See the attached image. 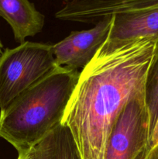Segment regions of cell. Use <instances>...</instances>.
<instances>
[{
    "instance_id": "obj_6",
    "label": "cell",
    "mask_w": 158,
    "mask_h": 159,
    "mask_svg": "<svg viewBox=\"0 0 158 159\" xmlns=\"http://www.w3.org/2000/svg\"><path fill=\"white\" fill-rule=\"evenodd\" d=\"M109 35L102 48L111 50L140 39L158 40V8L112 16Z\"/></svg>"
},
{
    "instance_id": "obj_9",
    "label": "cell",
    "mask_w": 158,
    "mask_h": 159,
    "mask_svg": "<svg viewBox=\"0 0 158 159\" xmlns=\"http://www.w3.org/2000/svg\"><path fill=\"white\" fill-rule=\"evenodd\" d=\"M145 97L150 114L151 134L158 118V40L146 79Z\"/></svg>"
},
{
    "instance_id": "obj_10",
    "label": "cell",
    "mask_w": 158,
    "mask_h": 159,
    "mask_svg": "<svg viewBox=\"0 0 158 159\" xmlns=\"http://www.w3.org/2000/svg\"><path fill=\"white\" fill-rule=\"evenodd\" d=\"M134 159H158V144L150 149L145 148Z\"/></svg>"
},
{
    "instance_id": "obj_8",
    "label": "cell",
    "mask_w": 158,
    "mask_h": 159,
    "mask_svg": "<svg viewBox=\"0 0 158 159\" xmlns=\"http://www.w3.org/2000/svg\"><path fill=\"white\" fill-rule=\"evenodd\" d=\"M36 159H81L71 130L60 124L33 147Z\"/></svg>"
},
{
    "instance_id": "obj_7",
    "label": "cell",
    "mask_w": 158,
    "mask_h": 159,
    "mask_svg": "<svg viewBox=\"0 0 158 159\" xmlns=\"http://www.w3.org/2000/svg\"><path fill=\"white\" fill-rule=\"evenodd\" d=\"M0 16L11 26L14 37L20 43L27 37L41 32L44 16L29 0H0Z\"/></svg>"
},
{
    "instance_id": "obj_4",
    "label": "cell",
    "mask_w": 158,
    "mask_h": 159,
    "mask_svg": "<svg viewBox=\"0 0 158 159\" xmlns=\"http://www.w3.org/2000/svg\"><path fill=\"white\" fill-rule=\"evenodd\" d=\"M150 120L145 88L133 95L113 125L104 159H134L147 147Z\"/></svg>"
},
{
    "instance_id": "obj_14",
    "label": "cell",
    "mask_w": 158,
    "mask_h": 159,
    "mask_svg": "<svg viewBox=\"0 0 158 159\" xmlns=\"http://www.w3.org/2000/svg\"><path fill=\"white\" fill-rule=\"evenodd\" d=\"M2 49H3V44H2V43L1 39H0V56H1V54L3 53Z\"/></svg>"
},
{
    "instance_id": "obj_1",
    "label": "cell",
    "mask_w": 158,
    "mask_h": 159,
    "mask_svg": "<svg viewBox=\"0 0 158 159\" xmlns=\"http://www.w3.org/2000/svg\"><path fill=\"white\" fill-rule=\"evenodd\" d=\"M156 40L140 39L111 50L101 47L81 70L61 121L81 159H104L118 116L130 98L145 88Z\"/></svg>"
},
{
    "instance_id": "obj_2",
    "label": "cell",
    "mask_w": 158,
    "mask_h": 159,
    "mask_svg": "<svg viewBox=\"0 0 158 159\" xmlns=\"http://www.w3.org/2000/svg\"><path fill=\"white\" fill-rule=\"evenodd\" d=\"M80 72L54 69L15 97L0 113V138L18 154L29 152L61 124Z\"/></svg>"
},
{
    "instance_id": "obj_13",
    "label": "cell",
    "mask_w": 158,
    "mask_h": 159,
    "mask_svg": "<svg viewBox=\"0 0 158 159\" xmlns=\"http://www.w3.org/2000/svg\"><path fill=\"white\" fill-rule=\"evenodd\" d=\"M153 6L154 8H158V0H152Z\"/></svg>"
},
{
    "instance_id": "obj_3",
    "label": "cell",
    "mask_w": 158,
    "mask_h": 159,
    "mask_svg": "<svg viewBox=\"0 0 158 159\" xmlns=\"http://www.w3.org/2000/svg\"><path fill=\"white\" fill-rule=\"evenodd\" d=\"M57 66L52 45L25 41L0 56V109Z\"/></svg>"
},
{
    "instance_id": "obj_12",
    "label": "cell",
    "mask_w": 158,
    "mask_h": 159,
    "mask_svg": "<svg viewBox=\"0 0 158 159\" xmlns=\"http://www.w3.org/2000/svg\"><path fill=\"white\" fill-rule=\"evenodd\" d=\"M17 159H36L34 148H33L31 149V150H29V152H25V153L23 154H20Z\"/></svg>"
},
{
    "instance_id": "obj_11",
    "label": "cell",
    "mask_w": 158,
    "mask_h": 159,
    "mask_svg": "<svg viewBox=\"0 0 158 159\" xmlns=\"http://www.w3.org/2000/svg\"><path fill=\"white\" fill-rule=\"evenodd\" d=\"M158 144V118L156 120V122L155 124L154 127H153V130H152L151 134H150V140H149V143L147 147L149 148H152L155 147Z\"/></svg>"
},
{
    "instance_id": "obj_15",
    "label": "cell",
    "mask_w": 158,
    "mask_h": 159,
    "mask_svg": "<svg viewBox=\"0 0 158 159\" xmlns=\"http://www.w3.org/2000/svg\"><path fill=\"white\" fill-rule=\"evenodd\" d=\"M63 1H67V2H68V1H70V0H63Z\"/></svg>"
},
{
    "instance_id": "obj_5",
    "label": "cell",
    "mask_w": 158,
    "mask_h": 159,
    "mask_svg": "<svg viewBox=\"0 0 158 159\" xmlns=\"http://www.w3.org/2000/svg\"><path fill=\"white\" fill-rule=\"evenodd\" d=\"M113 18L107 17L89 30L72 31L58 43L52 45L57 66L83 69L95 56L108 39Z\"/></svg>"
}]
</instances>
